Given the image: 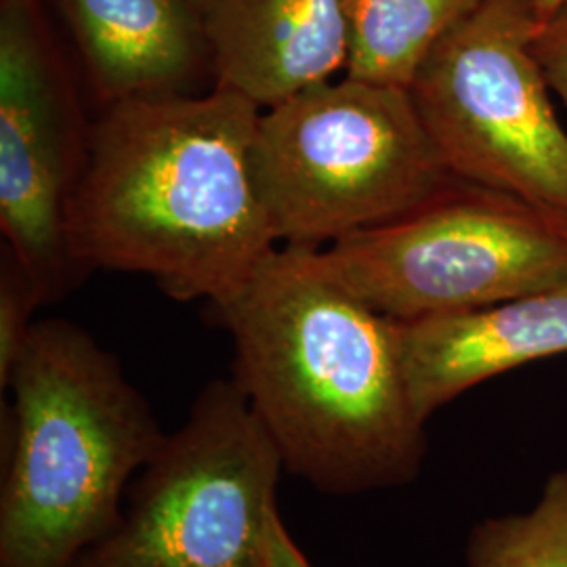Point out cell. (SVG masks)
I'll use <instances>...</instances> for the list:
<instances>
[{
  "label": "cell",
  "mask_w": 567,
  "mask_h": 567,
  "mask_svg": "<svg viewBox=\"0 0 567 567\" xmlns=\"http://www.w3.org/2000/svg\"><path fill=\"white\" fill-rule=\"evenodd\" d=\"M215 309L234 341V381L284 471L330 496L410 486L426 458L393 320L278 246Z\"/></svg>",
  "instance_id": "obj_1"
},
{
  "label": "cell",
  "mask_w": 567,
  "mask_h": 567,
  "mask_svg": "<svg viewBox=\"0 0 567 567\" xmlns=\"http://www.w3.org/2000/svg\"><path fill=\"white\" fill-rule=\"evenodd\" d=\"M259 114L217 84L103 105L70 208L81 274H142L177 301L243 286L280 246L252 175Z\"/></svg>",
  "instance_id": "obj_2"
},
{
  "label": "cell",
  "mask_w": 567,
  "mask_h": 567,
  "mask_svg": "<svg viewBox=\"0 0 567 567\" xmlns=\"http://www.w3.org/2000/svg\"><path fill=\"white\" fill-rule=\"evenodd\" d=\"M9 389L0 567H74L121 524L166 433L121 362L68 320L34 322Z\"/></svg>",
  "instance_id": "obj_3"
},
{
  "label": "cell",
  "mask_w": 567,
  "mask_h": 567,
  "mask_svg": "<svg viewBox=\"0 0 567 567\" xmlns=\"http://www.w3.org/2000/svg\"><path fill=\"white\" fill-rule=\"evenodd\" d=\"M252 175L276 240L303 248L391 224L458 182L405 89L349 76L261 110Z\"/></svg>",
  "instance_id": "obj_4"
},
{
  "label": "cell",
  "mask_w": 567,
  "mask_h": 567,
  "mask_svg": "<svg viewBox=\"0 0 567 567\" xmlns=\"http://www.w3.org/2000/svg\"><path fill=\"white\" fill-rule=\"evenodd\" d=\"M322 276L395 322L567 284V219L458 182L404 217L307 248Z\"/></svg>",
  "instance_id": "obj_5"
},
{
  "label": "cell",
  "mask_w": 567,
  "mask_h": 567,
  "mask_svg": "<svg viewBox=\"0 0 567 567\" xmlns=\"http://www.w3.org/2000/svg\"><path fill=\"white\" fill-rule=\"evenodd\" d=\"M284 463L234 379L203 386L74 567H265Z\"/></svg>",
  "instance_id": "obj_6"
},
{
  "label": "cell",
  "mask_w": 567,
  "mask_h": 567,
  "mask_svg": "<svg viewBox=\"0 0 567 567\" xmlns=\"http://www.w3.org/2000/svg\"><path fill=\"white\" fill-rule=\"evenodd\" d=\"M536 0H482L408 89L450 173L567 219V133L534 53Z\"/></svg>",
  "instance_id": "obj_7"
},
{
  "label": "cell",
  "mask_w": 567,
  "mask_h": 567,
  "mask_svg": "<svg viewBox=\"0 0 567 567\" xmlns=\"http://www.w3.org/2000/svg\"><path fill=\"white\" fill-rule=\"evenodd\" d=\"M72 68L41 0H0V229L47 303L81 269L70 246V208L86 158Z\"/></svg>",
  "instance_id": "obj_8"
},
{
  "label": "cell",
  "mask_w": 567,
  "mask_h": 567,
  "mask_svg": "<svg viewBox=\"0 0 567 567\" xmlns=\"http://www.w3.org/2000/svg\"><path fill=\"white\" fill-rule=\"evenodd\" d=\"M393 326L410 400L429 423L473 386L567 355V284Z\"/></svg>",
  "instance_id": "obj_9"
},
{
  "label": "cell",
  "mask_w": 567,
  "mask_h": 567,
  "mask_svg": "<svg viewBox=\"0 0 567 567\" xmlns=\"http://www.w3.org/2000/svg\"><path fill=\"white\" fill-rule=\"evenodd\" d=\"M204 32L215 84L261 110L344 72L343 0H215Z\"/></svg>",
  "instance_id": "obj_10"
},
{
  "label": "cell",
  "mask_w": 567,
  "mask_h": 567,
  "mask_svg": "<svg viewBox=\"0 0 567 567\" xmlns=\"http://www.w3.org/2000/svg\"><path fill=\"white\" fill-rule=\"evenodd\" d=\"M102 105L179 95L210 68L204 20L182 0H55Z\"/></svg>",
  "instance_id": "obj_11"
},
{
  "label": "cell",
  "mask_w": 567,
  "mask_h": 567,
  "mask_svg": "<svg viewBox=\"0 0 567 567\" xmlns=\"http://www.w3.org/2000/svg\"><path fill=\"white\" fill-rule=\"evenodd\" d=\"M482 0H343L344 76L410 89L426 58Z\"/></svg>",
  "instance_id": "obj_12"
},
{
  "label": "cell",
  "mask_w": 567,
  "mask_h": 567,
  "mask_svg": "<svg viewBox=\"0 0 567 567\" xmlns=\"http://www.w3.org/2000/svg\"><path fill=\"white\" fill-rule=\"evenodd\" d=\"M466 567H567V466L548 475L536 505L471 529Z\"/></svg>",
  "instance_id": "obj_13"
},
{
  "label": "cell",
  "mask_w": 567,
  "mask_h": 567,
  "mask_svg": "<svg viewBox=\"0 0 567 567\" xmlns=\"http://www.w3.org/2000/svg\"><path fill=\"white\" fill-rule=\"evenodd\" d=\"M47 303L39 284L2 246L0 261V386L7 389L13 365L32 330L34 311Z\"/></svg>",
  "instance_id": "obj_14"
},
{
  "label": "cell",
  "mask_w": 567,
  "mask_h": 567,
  "mask_svg": "<svg viewBox=\"0 0 567 567\" xmlns=\"http://www.w3.org/2000/svg\"><path fill=\"white\" fill-rule=\"evenodd\" d=\"M534 53L545 70L550 91L567 107V4L538 23Z\"/></svg>",
  "instance_id": "obj_15"
},
{
  "label": "cell",
  "mask_w": 567,
  "mask_h": 567,
  "mask_svg": "<svg viewBox=\"0 0 567 567\" xmlns=\"http://www.w3.org/2000/svg\"><path fill=\"white\" fill-rule=\"evenodd\" d=\"M265 567H313L284 526L280 508H274L265 532Z\"/></svg>",
  "instance_id": "obj_16"
},
{
  "label": "cell",
  "mask_w": 567,
  "mask_h": 567,
  "mask_svg": "<svg viewBox=\"0 0 567 567\" xmlns=\"http://www.w3.org/2000/svg\"><path fill=\"white\" fill-rule=\"evenodd\" d=\"M567 0H536V9H538V18L540 21L547 20L548 16H553L555 11H559L561 7H566Z\"/></svg>",
  "instance_id": "obj_17"
},
{
  "label": "cell",
  "mask_w": 567,
  "mask_h": 567,
  "mask_svg": "<svg viewBox=\"0 0 567 567\" xmlns=\"http://www.w3.org/2000/svg\"><path fill=\"white\" fill-rule=\"evenodd\" d=\"M182 2H185L192 11H196L200 18L204 20V16H206V11L210 9V4L215 2V0H182Z\"/></svg>",
  "instance_id": "obj_18"
}]
</instances>
